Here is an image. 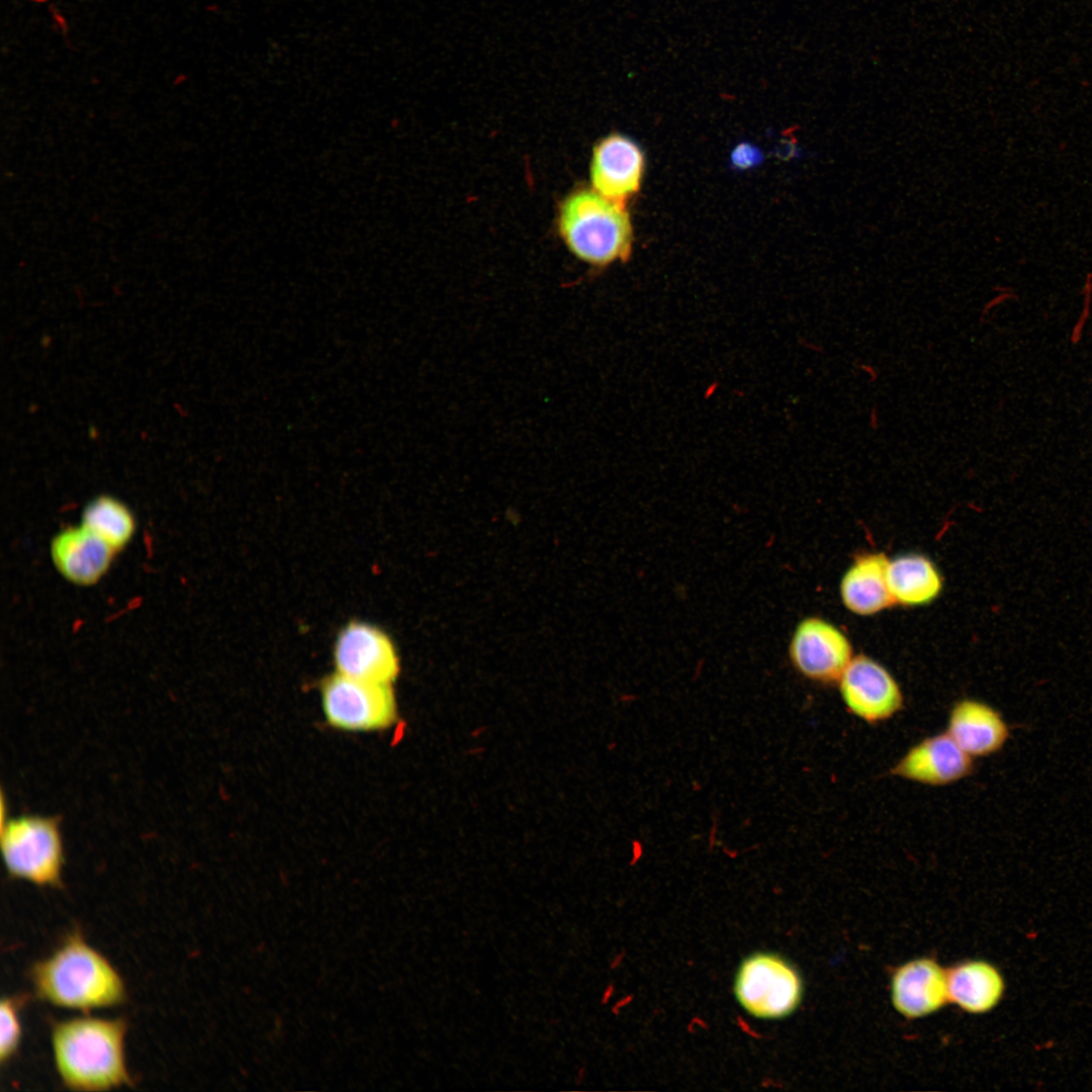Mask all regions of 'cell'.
Listing matches in <instances>:
<instances>
[{"mask_svg":"<svg viewBox=\"0 0 1092 1092\" xmlns=\"http://www.w3.org/2000/svg\"><path fill=\"white\" fill-rule=\"evenodd\" d=\"M945 732L973 758L996 753L1009 737L1002 715L975 699H962L953 704Z\"/></svg>","mask_w":1092,"mask_h":1092,"instance_id":"14","label":"cell"},{"mask_svg":"<svg viewBox=\"0 0 1092 1092\" xmlns=\"http://www.w3.org/2000/svg\"><path fill=\"white\" fill-rule=\"evenodd\" d=\"M80 523L116 552L128 545L136 531L131 510L110 494H99L89 500L81 513Z\"/></svg>","mask_w":1092,"mask_h":1092,"instance_id":"18","label":"cell"},{"mask_svg":"<svg viewBox=\"0 0 1092 1092\" xmlns=\"http://www.w3.org/2000/svg\"><path fill=\"white\" fill-rule=\"evenodd\" d=\"M803 989L797 969L770 951L746 957L737 969L733 986L739 1005L759 1019H781L792 1014L801 1003Z\"/></svg>","mask_w":1092,"mask_h":1092,"instance_id":"5","label":"cell"},{"mask_svg":"<svg viewBox=\"0 0 1092 1092\" xmlns=\"http://www.w3.org/2000/svg\"><path fill=\"white\" fill-rule=\"evenodd\" d=\"M870 426L872 429H877L879 426V414L877 406H873L870 412Z\"/></svg>","mask_w":1092,"mask_h":1092,"instance_id":"21","label":"cell"},{"mask_svg":"<svg viewBox=\"0 0 1092 1092\" xmlns=\"http://www.w3.org/2000/svg\"><path fill=\"white\" fill-rule=\"evenodd\" d=\"M887 578L894 604L903 606L929 604L942 587L941 576L935 565L919 554L889 560Z\"/></svg>","mask_w":1092,"mask_h":1092,"instance_id":"17","label":"cell"},{"mask_svg":"<svg viewBox=\"0 0 1092 1092\" xmlns=\"http://www.w3.org/2000/svg\"><path fill=\"white\" fill-rule=\"evenodd\" d=\"M25 1002L23 996H3L0 1002V1063L10 1062L18 1052L22 1027L20 1010Z\"/></svg>","mask_w":1092,"mask_h":1092,"instance_id":"19","label":"cell"},{"mask_svg":"<svg viewBox=\"0 0 1092 1092\" xmlns=\"http://www.w3.org/2000/svg\"><path fill=\"white\" fill-rule=\"evenodd\" d=\"M645 167L638 145L622 134H611L595 147L590 162V180L595 190L622 203L641 185Z\"/></svg>","mask_w":1092,"mask_h":1092,"instance_id":"12","label":"cell"},{"mask_svg":"<svg viewBox=\"0 0 1092 1092\" xmlns=\"http://www.w3.org/2000/svg\"><path fill=\"white\" fill-rule=\"evenodd\" d=\"M794 668L804 677L820 682H837L852 659L847 637L831 623L818 618L803 619L789 644Z\"/></svg>","mask_w":1092,"mask_h":1092,"instance_id":"9","label":"cell"},{"mask_svg":"<svg viewBox=\"0 0 1092 1092\" xmlns=\"http://www.w3.org/2000/svg\"><path fill=\"white\" fill-rule=\"evenodd\" d=\"M891 1000L907 1018L927 1016L948 1001L947 972L930 958L911 960L892 975Z\"/></svg>","mask_w":1092,"mask_h":1092,"instance_id":"13","label":"cell"},{"mask_svg":"<svg viewBox=\"0 0 1092 1092\" xmlns=\"http://www.w3.org/2000/svg\"><path fill=\"white\" fill-rule=\"evenodd\" d=\"M837 684L846 709L868 724L885 722L903 709L904 698L899 684L882 664L869 656L852 657Z\"/></svg>","mask_w":1092,"mask_h":1092,"instance_id":"8","label":"cell"},{"mask_svg":"<svg viewBox=\"0 0 1092 1092\" xmlns=\"http://www.w3.org/2000/svg\"><path fill=\"white\" fill-rule=\"evenodd\" d=\"M117 552L81 523L59 531L51 540L50 557L69 582L90 586L108 572Z\"/></svg>","mask_w":1092,"mask_h":1092,"instance_id":"11","label":"cell"},{"mask_svg":"<svg viewBox=\"0 0 1092 1092\" xmlns=\"http://www.w3.org/2000/svg\"><path fill=\"white\" fill-rule=\"evenodd\" d=\"M34 995L53 1006L84 1013L122 1004L127 997L118 970L74 931L29 970Z\"/></svg>","mask_w":1092,"mask_h":1092,"instance_id":"1","label":"cell"},{"mask_svg":"<svg viewBox=\"0 0 1092 1092\" xmlns=\"http://www.w3.org/2000/svg\"><path fill=\"white\" fill-rule=\"evenodd\" d=\"M973 769V757L943 732L911 746L891 767L890 774L917 784L939 787L965 779Z\"/></svg>","mask_w":1092,"mask_h":1092,"instance_id":"10","label":"cell"},{"mask_svg":"<svg viewBox=\"0 0 1092 1092\" xmlns=\"http://www.w3.org/2000/svg\"><path fill=\"white\" fill-rule=\"evenodd\" d=\"M760 161V152L751 145H738L732 153V162L735 167L746 169Z\"/></svg>","mask_w":1092,"mask_h":1092,"instance_id":"20","label":"cell"},{"mask_svg":"<svg viewBox=\"0 0 1092 1092\" xmlns=\"http://www.w3.org/2000/svg\"><path fill=\"white\" fill-rule=\"evenodd\" d=\"M558 228L568 249L589 264L605 266L630 256L633 232L628 212L622 203L596 190L568 195L560 205Z\"/></svg>","mask_w":1092,"mask_h":1092,"instance_id":"3","label":"cell"},{"mask_svg":"<svg viewBox=\"0 0 1092 1092\" xmlns=\"http://www.w3.org/2000/svg\"><path fill=\"white\" fill-rule=\"evenodd\" d=\"M333 661L336 672L360 680L391 685L399 665L390 638L377 626L352 621L338 633Z\"/></svg>","mask_w":1092,"mask_h":1092,"instance_id":"7","label":"cell"},{"mask_svg":"<svg viewBox=\"0 0 1092 1092\" xmlns=\"http://www.w3.org/2000/svg\"><path fill=\"white\" fill-rule=\"evenodd\" d=\"M320 692L325 719L335 729L381 731L391 727L397 718L391 685L360 680L335 672L322 680Z\"/></svg>","mask_w":1092,"mask_h":1092,"instance_id":"6","label":"cell"},{"mask_svg":"<svg viewBox=\"0 0 1092 1092\" xmlns=\"http://www.w3.org/2000/svg\"><path fill=\"white\" fill-rule=\"evenodd\" d=\"M947 972L948 1001L974 1014L992 1010L1001 1000L1005 984L992 964L972 960L958 964Z\"/></svg>","mask_w":1092,"mask_h":1092,"instance_id":"16","label":"cell"},{"mask_svg":"<svg viewBox=\"0 0 1092 1092\" xmlns=\"http://www.w3.org/2000/svg\"><path fill=\"white\" fill-rule=\"evenodd\" d=\"M888 563L884 553H866L855 558L840 582L841 601L846 609L869 616L894 605L888 585Z\"/></svg>","mask_w":1092,"mask_h":1092,"instance_id":"15","label":"cell"},{"mask_svg":"<svg viewBox=\"0 0 1092 1092\" xmlns=\"http://www.w3.org/2000/svg\"><path fill=\"white\" fill-rule=\"evenodd\" d=\"M1 853L10 878L38 887L62 885L65 849L58 817L23 814L7 819L1 827Z\"/></svg>","mask_w":1092,"mask_h":1092,"instance_id":"4","label":"cell"},{"mask_svg":"<svg viewBox=\"0 0 1092 1092\" xmlns=\"http://www.w3.org/2000/svg\"><path fill=\"white\" fill-rule=\"evenodd\" d=\"M127 1022L91 1015L56 1021L51 1030L55 1068L63 1085L76 1091H105L132 1085L125 1058Z\"/></svg>","mask_w":1092,"mask_h":1092,"instance_id":"2","label":"cell"}]
</instances>
